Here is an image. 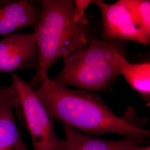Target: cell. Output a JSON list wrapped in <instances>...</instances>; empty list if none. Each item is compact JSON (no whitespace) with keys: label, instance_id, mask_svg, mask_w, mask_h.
Masks as SVG:
<instances>
[{"label":"cell","instance_id":"1","mask_svg":"<svg viewBox=\"0 0 150 150\" xmlns=\"http://www.w3.org/2000/svg\"><path fill=\"white\" fill-rule=\"evenodd\" d=\"M34 90L50 119L63 126L92 136L113 133L125 137H150V130L117 116L93 92L71 89L54 82L48 75L43 76Z\"/></svg>","mask_w":150,"mask_h":150},{"label":"cell","instance_id":"2","mask_svg":"<svg viewBox=\"0 0 150 150\" xmlns=\"http://www.w3.org/2000/svg\"><path fill=\"white\" fill-rule=\"evenodd\" d=\"M40 17L34 31L36 34L38 65L30 85L38 87L43 76L58 59L83 50L88 39L85 33L86 22L75 16V1L42 0Z\"/></svg>","mask_w":150,"mask_h":150},{"label":"cell","instance_id":"3","mask_svg":"<svg viewBox=\"0 0 150 150\" xmlns=\"http://www.w3.org/2000/svg\"><path fill=\"white\" fill-rule=\"evenodd\" d=\"M118 53L114 41L89 38L83 50L62 57L63 68L52 80L85 91L107 90L120 75Z\"/></svg>","mask_w":150,"mask_h":150},{"label":"cell","instance_id":"4","mask_svg":"<svg viewBox=\"0 0 150 150\" xmlns=\"http://www.w3.org/2000/svg\"><path fill=\"white\" fill-rule=\"evenodd\" d=\"M12 82L30 132L32 150H64L65 140L56 134L48 113L28 83L15 73Z\"/></svg>","mask_w":150,"mask_h":150},{"label":"cell","instance_id":"5","mask_svg":"<svg viewBox=\"0 0 150 150\" xmlns=\"http://www.w3.org/2000/svg\"><path fill=\"white\" fill-rule=\"evenodd\" d=\"M93 2L98 6L102 14L103 40H124L144 45L150 44V36L136 24L120 0L113 4H108L102 0L93 1Z\"/></svg>","mask_w":150,"mask_h":150},{"label":"cell","instance_id":"6","mask_svg":"<svg viewBox=\"0 0 150 150\" xmlns=\"http://www.w3.org/2000/svg\"><path fill=\"white\" fill-rule=\"evenodd\" d=\"M36 34L12 33L0 40V73L37 67Z\"/></svg>","mask_w":150,"mask_h":150},{"label":"cell","instance_id":"7","mask_svg":"<svg viewBox=\"0 0 150 150\" xmlns=\"http://www.w3.org/2000/svg\"><path fill=\"white\" fill-rule=\"evenodd\" d=\"M63 129L65 135L64 150H130L134 146L148 143L146 139L139 137L110 140L82 133L67 126H63Z\"/></svg>","mask_w":150,"mask_h":150},{"label":"cell","instance_id":"8","mask_svg":"<svg viewBox=\"0 0 150 150\" xmlns=\"http://www.w3.org/2000/svg\"><path fill=\"white\" fill-rule=\"evenodd\" d=\"M40 17V10L27 1H8L0 5V35H10L23 27H35Z\"/></svg>","mask_w":150,"mask_h":150},{"label":"cell","instance_id":"9","mask_svg":"<svg viewBox=\"0 0 150 150\" xmlns=\"http://www.w3.org/2000/svg\"><path fill=\"white\" fill-rule=\"evenodd\" d=\"M18 101L5 102L0 105V150H28L22 140L14 117V108Z\"/></svg>","mask_w":150,"mask_h":150},{"label":"cell","instance_id":"10","mask_svg":"<svg viewBox=\"0 0 150 150\" xmlns=\"http://www.w3.org/2000/svg\"><path fill=\"white\" fill-rule=\"evenodd\" d=\"M120 74L122 75L136 91L139 92L145 100L150 98V64L146 62L141 64H131L118 53Z\"/></svg>","mask_w":150,"mask_h":150},{"label":"cell","instance_id":"11","mask_svg":"<svg viewBox=\"0 0 150 150\" xmlns=\"http://www.w3.org/2000/svg\"><path fill=\"white\" fill-rule=\"evenodd\" d=\"M129 10L136 24L150 36V1L149 0H120Z\"/></svg>","mask_w":150,"mask_h":150},{"label":"cell","instance_id":"12","mask_svg":"<svg viewBox=\"0 0 150 150\" xmlns=\"http://www.w3.org/2000/svg\"><path fill=\"white\" fill-rule=\"evenodd\" d=\"M10 101H18L16 91L12 84L6 87L0 88V105Z\"/></svg>","mask_w":150,"mask_h":150},{"label":"cell","instance_id":"13","mask_svg":"<svg viewBox=\"0 0 150 150\" xmlns=\"http://www.w3.org/2000/svg\"><path fill=\"white\" fill-rule=\"evenodd\" d=\"M75 1V16L77 20L80 21L86 22L85 11L87 7L90 5L93 1L76 0Z\"/></svg>","mask_w":150,"mask_h":150},{"label":"cell","instance_id":"14","mask_svg":"<svg viewBox=\"0 0 150 150\" xmlns=\"http://www.w3.org/2000/svg\"><path fill=\"white\" fill-rule=\"evenodd\" d=\"M130 150H150V146L137 145L134 146Z\"/></svg>","mask_w":150,"mask_h":150},{"label":"cell","instance_id":"15","mask_svg":"<svg viewBox=\"0 0 150 150\" xmlns=\"http://www.w3.org/2000/svg\"><path fill=\"white\" fill-rule=\"evenodd\" d=\"M8 1H0V5H2V4H5L6 3V2H7Z\"/></svg>","mask_w":150,"mask_h":150}]
</instances>
